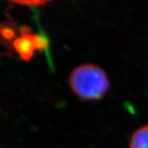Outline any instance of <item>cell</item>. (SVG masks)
I'll list each match as a JSON object with an SVG mask.
<instances>
[{
  "mask_svg": "<svg viewBox=\"0 0 148 148\" xmlns=\"http://www.w3.org/2000/svg\"><path fill=\"white\" fill-rule=\"evenodd\" d=\"M69 84L74 94L83 101L101 100L110 87L106 72L92 64L76 67L69 75Z\"/></svg>",
  "mask_w": 148,
  "mask_h": 148,
  "instance_id": "obj_1",
  "label": "cell"
},
{
  "mask_svg": "<svg viewBox=\"0 0 148 148\" xmlns=\"http://www.w3.org/2000/svg\"><path fill=\"white\" fill-rule=\"evenodd\" d=\"M16 3L18 4H22V5H27V6H33V7H38V6L40 5H45V4H47L48 2L45 1H27V2H16Z\"/></svg>",
  "mask_w": 148,
  "mask_h": 148,
  "instance_id": "obj_4",
  "label": "cell"
},
{
  "mask_svg": "<svg viewBox=\"0 0 148 148\" xmlns=\"http://www.w3.org/2000/svg\"><path fill=\"white\" fill-rule=\"evenodd\" d=\"M128 148H148V125L139 127L132 133Z\"/></svg>",
  "mask_w": 148,
  "mask_h": 148,
  "instance_id": "obj_3",
  "label": "cell"
},
{
  "mask_svg": "<svg viewBox=\"0 0 148 148\" xmlns=\"http://www.w3.org/2000/svg\"><path fill=\"white\" fill-rule=\"evenodd\" d=\"M46 47L47 40L45 38L31 32H25L15 42V49L25 60L31 59L36 50H42Z\"/></svg>",
  "mask_w": 148,
  "mask_h": 148,
  "instance_id": "obj_2",
  "label": "cell"
}]
</instances>
